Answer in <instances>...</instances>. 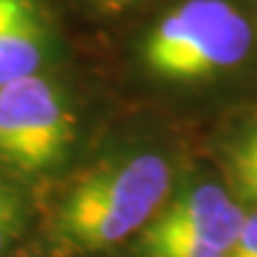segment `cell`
Wrapping results in <instances>:
<instances>
[{
	"label": "cell",
	"mask_w": 257,
	"mask_h": 257,
	"mask_svg": "<svg viewBox=\"0 0 257 257\" xmlns=\"http://www.w3.org/2000/svg\"><path fill=\"white\" fill-rule=\"evenodd\" d=\"M53 34L41 0H15L0 31V86L38 74Z\"/></svg>",
	"instance_id": "cell-4"
},
{
	"label": "cell",
	"mask_w": 257,
	"mask_h": 257,
	"mask_svg": "<svg viewBox=\"0 0 257 257\" xmlns=\"http://www.w3.org/2000/svg\"><path fill=\"white\" fill-rule=\"evenodd\" d=\"M172 193V167L157 153L119 155L79 176L55 210L53 236L67 255H98L155 217Z\"/></svg>",
	"instance_id": "cell-1"
},
{
	"label": "cell",
	"mask_w": 257,
	"mask_h": 257,
	"mask_svg": "<svg viewBox=\"0 0 257 257\" xmlns=\"http://www.w3.org/2000/svg\"><path fill=\"white\" fill-rule=\"evenodd\" d=\"M226 157H255L257 155V119L243 124L240 131L224 148Z\"/></svg>",
	"instance_id": "cell-8"
},
{
	"label": "cell",
	"mask_w": 257,
	"mask_h": 257,
	"mask_svg": "<svg viewBox=\"0 0 257 257\" xmlns=\"http://www.w3.org/2000/svg\"><path fill=\"white\" fill-rule=\"evenodd\" d=\"M76 114L53 79L31 74L0 86V162L27 176L46 174L69 155Z\"/></svg>",
	"instance_id": "cell-3"
},
{
	"label": "cell",
	"mask_w": 257,
	"mask_h": 257,
	"mask_svg": "<svg viewBox=\"0 0 257 257\" xmlns=\"http://www.w3.org/2000/svg\"><path fill=\"white\" fill-rule=\"evenodd\" d=\"M231 243L217 238H172V240H136L138 257H226Z\"/></svg>",
	"instance_id": "cell-5"
},
{
	"label": "cell",
	"mask_w": 257,
	"mask_h": 257,
	"mask_svg": "<svg viewBox=\"0 0 257 257\" xmlns=\"http://www.w3.org/2000/svg\"><path fill=\"white\" fill-rule=\"evenodd\" d=\"M24 226V214L22 205L10 191L0 186V255L5 252L12 240L17 238V233Z\"/></svg>",
	"instance_id": "cell-6"
},
{
	"label": "cell",
	"mask_w": 257,
	"mask_h": 257,
	"mask_svg": "<svg viewBox=\"0 0 257 257\" xmlns=\"http://www.w3.org/2000/svg\"><path fill=\"white\" fill-rule=\"evenodd\" d=\"M12 3H15V0H0V31H3V24H5L10 10H12Z\"/></svg>",
	"instance_id": "cell-11"
},
{
	"label": "cell",
	"mask_w": 257,
	"mask_h": 257,
	"mask_svg": "<svg viewBox=\"0 0 257 257\" xmlns=\"http://www.w3.org/2000/svg\"><path fill=\"white\" fill-rule=\"evenodd\" d=\"M88 3H93L95 8L100 10V12H124V10H128L131 5H136V3H141V0H88Z\"/></svg>",
	"instance_id": "cell-10"
},
{
	"label": "cell",
	"mask_w": 257,
	"mask_h": 257,
	"mask_svg": "<svg viewBox=\"0 0 257 257\" xmlns=\"http://www.w3.org/2000/svg\"><path fill=\"white\" fill-rule=\"evenodd\" d=\"M250 46L252 27L229 0H186L148 29L136 55L157 81L198 83L236 69Z\"/></svg>",
	"instance_id": "cell-2"
},
{
	"label": "cell",
	"mask_w": 257,
	"mask_h": 257,
	"mask_svg": "<svg viewBox=\"0 0 257 257\" xmlns=\"http://www.w3.org/2000/svg\"><path fill=\"white\" fill-rule=\"evenodd\" d=\"M233 188L250 202H257V172L250 169H238V172H229Z\"/></svg>",
	"instance_id": "cell-9"
},
{
	"label": "cell",
	"mask_w": 257,
	"mask_h": 257,
	"mask_svg": "<svg viewBox=\"0 0 257 257\" xmlns=\"http://www.w3.org/2000/svg\"><path fill=\"white\" fill-rule=\"evenodd\" d=\"M226 257H257V210L245 214V221Z\"/></svg>",
	"instance_id": "cell-7"
}]
</instances>
